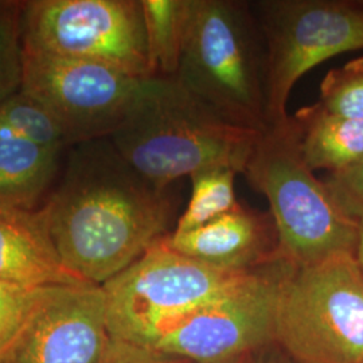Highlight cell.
Returning a JSON list of instances; mask_svg holds the SVG:
<instances>
[{
    "mask_svg": "<svg viewBox=\"0 0 363 363\" xmlns=\"http://www.w3.org/2000/svg\"><path fill=\"white\" fill-rule=\"evenodd\" d=\"M178 208L172 187H155L101 139L73 145L38 211L66 269L104 286L171 233Z\"/></svg>",
    "mask_w": 363,
    "mask_h": 363,
    "instance_id": "cell-1",
    "label": "cell"
},
{
    "mask_svg": "<svg viewBox=\"0 0 363 363\" xmlns=\"http://www.w3.org/2000/svg\"><path fill=\"white\" fill-rule=\"evenodd\" d=\"M259 135L225 121L177 78L148 77L109 140L132 169L167 190L208 167L242 174Z\"/></svg>",
    "mask_w": 363,
    "mask_h": 363,
    "instance_id": "cell-2",
    "label": "cell"
},
{
    "mask_svg": "<svg viewBox=\"0 0 363 363\" xmlns=\"http://www.w3.org/2000/svg\"><path fill=\"white\" fill-rule=\"evenodd\" d=\"M175 78L232 125L268 130V54L250 1L191 0Z\"/></svg>",
    "mask_w": 363,
    "mask_h": 363,
    "instance_id": "cell-3",
    "label": "cell"
},
{
    "mask_svg": "<svg viewBox=\"0 0 363 363\" xmlns=\"http://www.w3.org/2000/svg\"><path fill=\"white\" fill-rule=\"evenodd\" d=\"M242 175L269 203L281 259L307 267L355 255L359 222L340 208L306 163L294 116L259 133Z\"/></svg>",
    "mask_w": 363,
    "mask_h": 363,
    "instance_id": "cell-4",
    "label": "cell"
},
{
    "mask_svg": "<svg viewBox=\"0 0 363 363\" xmlns=\"http://www.w3.org/2000/svg\"><path fill=\"white\" fill-rule=\"evenodd\" d=\"M273 340L295 363H363V272L355 255L288 265Z\"/></svg>",
    "mask_w": 363,
    "mask_h": 363,
    "instance_id": "cell-5",
    "label": "cell"
},
{
    "mask_svg": "<svg viewBox=\"0 0 363 363\" xmlns=\"http://www.w3.org/2000/svg\"><path fill=\"white\" fill-rule=\"evenodd\" d=\"M252 272L211 268L172 250L163 238L103 286L109 335L142 345L157 327L223 295Z\"/></svg>",
    "mask_w": 363,
    "mask_h": 363,
    "instance_id": "cell-6",
    "label": "cell"
},
{
    "mask_svg": "<svg viewBox=\"0 0 363 363\" xmlns=\"http://www.w3.org/2000/svg\"><path fill=\"white\" fill-rule=\"evenodd\" d=\"M268 54L269 127L284 121L288 99L315 66L363 49V1L256 0Z\"/></svg>",
    "mask_w": 363,
    "mask_h": 363,
    "instance_id": "cell-7",
    "label": "cell"
},
{
    "mask_svg": "<svg viewBox=\"0 0 363 363\" xmlns=\"http://www.w3.org/2000/svg\"><path fill=\"white\" fill-rule=\"evenodd\" d=\"M23 50L89 60L151 77L142 0H33L22 3Z\"/></svg>",
    "mask_w": 363,
    "mask_h": 363,
    "instance_id": "cell-8",
    "label": "cell"
},
{
    "mask_svg": "<svg viewBox=\"0 0 363 363\" xmlns=\"http://www.w3.org/2000/svg\"><path fill=\"white\" fill-rule=\"evenodd\" d=\"M288 265L279 257L249 273L223 295L157 327L140 346L191 363L252 354L273 340L277 291Z\"/></svg>",
    "mask_w": 363,
    "mask_h": 363,
    "instance_id": "cell-9",
    "label": "cell"
},
{
    "mask_svg": "<svg viewBox=\"0 0 363 363\" xmlns=\"http://www.w3.org/2000/svg\"><path fill=\"white\" fill-rule=\"evenodd\" d=\"M142 79L96 61L23 50L21 91L52 115L67 145L109 139Z\"/></svg>",
    "mask_w": 363,
    "mask_h": 363,
    "instance_id": "cell-10",
    "label": "cell"
},
{
    "mask_svg": "<svg viewBox=\"0 0 363 363\" xmlns=\"http://www.w3.org/2000/svg\"><path fill=\"white\" fill-rule=\"evenodd\" d=\"M109 339L103 286H40L0 363H100Z\"/></svg>",
    "mask_w": 363,
    "mask_h": 363,
    "instance_id": "cell-11",
    "label": "cell"
},
{
    "mask_svg": "<svg viewBox=\"0 0 363 363\" xmlns=\"http://www.w3.org/2000/svg\"><path fill=\"white\" fill-rule=\"evenodd\" d=\"M164 242L183 256L228 272H252L280 257L271 213L241 203L203 226L171 232Z\"/></svg>",
    "mask_w": 363,
    "mask_h": 363,
    "instance_id": "cell-12",
    "label": "cell"
},
{
    "mask_svg": "<svg viewBox=\"0 0 363 363\" xmlns=\"http://www.w3.org/2000/svg\"><path fill=\"white\" fill-rule=\"evenodd\" d=\"M0 281L26 288L86 283L61 262L38 208H1Z\"/></svg>",
    "mask_w": 363,
    "mask_h": 363,
    "instance_id": "cell-13",
    "label": "cell"
},
{
    "mask_svg": "<svg viewBox=\"0 0 363 363\" xmlns=\"http://www.w3.org/2000/svg\"><path fill=\"white\" fill-rule=\"evenodd\" d=\"M61 152L0 133V208L37 210L58 175Z\"/></svg>",
    "mask_w": 363,
    "mask_h": 363,
    "instance_id": "cell-14",
    "label": "cell"
},
{
    "mask_svg": "<svg viewBox=\"0 0 363 363\" xmlns=\"http://www.w3.org/2000/svg\"><path fill=\"white\" fill-rule=\"evenodd\" d=\"M294 118L301 154L312 171L334 174L362 162L363 120L330 113L319 103L300 108Z\"/></svg>",
    "mask_w": 363,
    "mask_h": 363,
    "instance_id": "cell-15",
    "label": "cell"
},
{
    "mask_svg": "<svg viewBox=\"0 0 363 363\" xmlns=\"http://www.w3.org/2000/svg\"><path fill=\"white\" fill-rule=\"evenodd\" d=\"M151 77H175L191 0H142Z\"/></svg>",
    "mask_w": 363,
    "mask_h": 363,
    "instance_id": "cell-16",
    "label": "cell"
},
{
    "mask_svg": "<svg viewBox=\"0 0 363 363\" xmlns=\"http://www.w3.org/2000/svg\"><path fill=\"white\" fill-rule=\"evenodd\" d=\"M238 172L229 167H208L191 174V194L172 232H189L232 211L240 205L234 191Z\"/></svg>",
    "mask_w": 363,
    "mask_h": 363,
    "instance_id": "cell-17",
    "label": "cell"
},
{
    "mask_svg": "<svg viewBox=\"0 0 363 363\" xmlns=\"http://www.w3.org/2000/svg\"><path fill=\"white\" fill-rule=\"evenodd\" d=\"M0 133L49 148L64 150L67 145L64 132L52 115L22 91L0 105Z\"/></svg>",
    "mask_w": 363,
    "mask_h": 363,
    "instance_id": "cell-18",
    "label": "cell"
},
{
    "mask_svg": "<svg viewBox=\"0 0 363 363\" xmlns=\"http://www.w3.org/2000/svg\"><path fill=\"white\" fill-rule=\"evenodd\" d=\"M318 103L330 113L363 120V57L325 74Z\"/></svg>",
    "mask_w": 363,
    "mask_h": 363,
    "instance_id": "cell-19",
    "label": "cell"
},
{
    "mask_svg": "<svg viewBox=\"0 0 363 363\" xmlns=\"http://www.w3.org/2000/svg\"><path fill=\"white\" fill-rule=\"evenodd\" d=\"M19 3H0V105L21 91L23 46Z\"/></svg>",
    "mask_w": 363,
    "mask_h": 363,
    "instance_id": "cell-20",
    "label": "cell"
},
{
    "mask_svg": "<svg viewBox=\"0 0 363 363\" xmlns=\"http://www.w3.org/2000/svg\"><path fill=\"white\" fill-rule=\"evenodd\" d=\"M38 288L0 281V354L23 325L37 298Z\"/></svg>",
    "mask_w": 363,
    "mask_h": 363,
    "instance_id": "cell-21",
    "label": "cell"
},
{
    "mask_svg": "<svg viewBox=\"0 0 363 363\" xmlns=\"http://www.w3.org/2000/svg\"><path fill=\"white\" fill-rule=\"evenodd\" d=\"M340 208L352 220H363V160L350 169L328 174L325 181Z\"/></svg>",
    "mask_w": 363,
    "mask_h": 363,
    "instance_id": "cell-22",
    "label": "cell"
},
{
    "mask_svg": "<svg viewBox=\"0 0 363 363\" xmlns=\"http://www.w3.org/2000/svg\"><path fill=\"white\" fill-rule=\"evenodd\" d=\"M100 363H191L123 339L111 337Z\"/></svg>",
    "mask_w": 363,
    "mask_h": 363,
    "instance_id": "cell-23",
    "label": "cell"
},
{
    "mask_svg": "<svg viewBox=\"0 0 363 363\" xmlns=\"http://www.w3.org/2000/svg\"><path fill=\"white\" fill-rule=\"evenodd\" d=\"M205 363H255V361H253L252 354H242V355H237V357H232V358H228V359Z\"/></svg>",
    "mask_w": 363,
    "mask_h": 363,
    "instance_id": "cell-24",
    "label": "cell"
},
{
    "mask_svg": "<svg viewBox=\"0 0 363 363\" xmlns=\"http://www.w3.org/2000/svg\"><path fill=\"white\" fill-rule=\"evenodd\" d=\"M355 257L358 259V264L363 272V220L359 222V235H358V245L355 250Z\"/></svg>",
    "mask_w": 363,
    "mask_h": 363,
    "instance_id": "cell-25",
    "label": "cell"
}]
</instances>
